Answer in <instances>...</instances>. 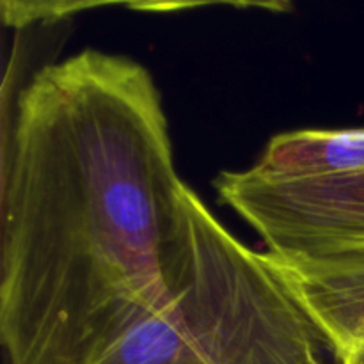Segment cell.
Listing matches in <instances>:
<instances>
[{"instance_id":"obj_2","label":"cell","mask_w":364,"mask_h":364,"mask_svg":"<svg viewBox=\"0 0 364 364\" xmlns=\"http://www.w3.org/2000/svg\"><path fill=\"white\" fill-rule=\"evenodd\" d=\"M185 220L166 299L96 364H340L277 256L238 240L191 187Z\"/></svg>"},{"instance_id":"obj_7","label":"cell","mask_w":364,"mask_h":364,"mask_svg":"<svg viewBox=\"0 0 364 364\" xmlns=\"http://www.w3.org/2000/svg\"><path fill=\"white\" fill-rule=\"evenodd\" d=\"M109 6H123L141 13H174L205 6L258 7L274 13H284L291 7V0H92L89 11Z\"/></svg>"},{"instance_id":"obj_3","label":"cell","mask_w":364,"mask_h":364,"mask_svg":"<svg viewBox=\"0 0 364 364\" xmlns=\"http://www.w3.org/2000/svg\"><path fill=\"white\" fill-rule=\"evenodd\" d=\"M215 188L283 262L364 249V171L276 178L249 167L220 173Z\"/></svg>"},{"instance_id":"obj_1","label":"cell","mask_w":364,"mask_h":364,"mask_svg":"<svg viewBox=\"0 0 364 364\" xmlns=\"http://www.w3.org/2000/svg\"><path fill=\"white\" fill-rule=\"evenodd\" d=\"M137 60L85 48L20 92L2 178L6 364H96L169 291L185 191Z\"/></svg>"},{"instance_id":"obj_5","label":"cell","mask_w":364,"mask_h":364,"mask_svg":"<svg viewBox=\"0 0 364 364\" xmlns=\"http://www.w3.org/2000/svg\"><path fill=\"white\" fill-rule=\"evenodd\" d=\"M252 171L276 178H306L364 171V128H311L269 141Z\"/></svg>"},{"instance_id":"obj_6","label":"cell","mask_w":364,"mask_h":364,"mask_svg":"<svg viewBox=\"0 0 364 364\" xmlns=\"http://www.w3.org/2000/svg\"><path fill=\"white\" fill-rule=\"evenodd\" d=\"M91 2L92 0H0V13L7 27L23 28L89 11Z\"/></svg>"},{"instance_id":"obj_4","label":"cell","mask_w":364,"mask_h":364,"mask_svg":"<svg viewBox=\"0 0 364 364\" xmlns=\"http://www.w3.org/2000/svg\"><path fill=\"white\" fill-rule=\"evenodd\" d=\"M283 263L329 338L338 363L364 364V249Z\"/></svg>"}]
</instances>
